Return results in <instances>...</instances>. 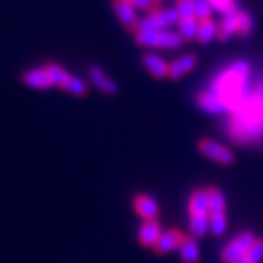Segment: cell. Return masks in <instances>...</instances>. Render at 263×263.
<instances>
[{
  "label": "cell",
  "mask_w": 263,
  "mask_h": 263,
  "mask_svg": "<svg viewBox=\"0 0 263 263\" xmlns=\"http://www.w3.org/2000/svg\"><path fill=\"white\" fill-rule=\"evenodd\" d=\"M45 68H46V72H48L51 82H53V86L62 87L67 82V79L70 77V73H68L65 68L62 65H59V64H46Z\"/></svg>",
  "instance_id": "7402d4cb"
},
{
  "label": "cell",
  "mask_w": 263,
  "mask_h": 263,
  "mask_svg": "<svg viewBox=\"0 0 263 263\" xmlns=\"http://www.w3.org/2000/svg\"><path fill=\"white\" fill-rule=\"evenodd\" d=\"M62 89H64L65 92L72 94V96H77V98H82L87 94V84L84 82L81 77L72 76V73H70V77L67 79V82L62 86Z\"/></svg>",
  "instance_id": "d6986e66"
},
{
  "label": "cell",
  "mask_w": 263,
  "mask_h": 263,
  "mask_svg": "<svg viewBox=\"0 0 263 263\" xmlns=\"http://www.w3.org/2000/svg\"><path fill=\"white\" fill-rule=\"evenodd\" d=\"M198 149L205 157H209V159H212L214 162H219V164H222V166H231L234 162L233 151L212 139H202L198 142Z\"/></svg>",
  "instance_id": "3957f363"
},
{
  "label": "cell",
  "mask_w": 263,
  "mask_h": 263,
  "mask_svg": "<svg viewBox=\"0 0 263 263\" xmlns=\"http://www.w3.org/2000/svg\"><path fill=\"white\" fill-rule=\"evenodd\" d=\"M197 31H198V19L197 17L180 19V23H178V33L183 36L185 41L197 40Z\"/></svg>",
  "instance_id": "ffe728a7"
},
{
  "label": "cell",
  "mask_w": 263,
  "mask_h": 263,
  "mask_svg": "<svg viewBox=\"0 0 263 263\" xmlns=\"http://www.w3.org/2000/svg\"><path fill=\"white\" fill-rule=\"evenodd\" d=\"M238 12V10H236ZM236 12L226 14L222 23L217 26V38L220 41H228L231 36L238 34V24H236Z\"/></svg>",
  "instance_id": "2e32d148"
},
{
  "label": "cell",
  "mask_w": 263,
  "mask_h": 263,
  "mask_svg": "<svg viewBox=\"0 0 263 263\" xmlns=\"http://www.w3.org/2000/svg\"><path fill=\"white\" fill-rule=\"evenodd\" d=\"M246 258L250 263H261L263 261V239H256L250 251L246 253Z\"/></svg>",
  "instance_id": "4316f807"
},
{
  "label": "cell",
  "mask_w": 263,
  "mask_h": 263,
  "mask_svg": "<svg viewBox=\"0 0 263 263\" xmlns=\"http://www.w3.org/2000/svg\"><path fill=\"white\" fill-rule=\"evenodd\" d=\"M188 212L190 215H210L209 190L207 188H197L188 200Z\"/></svg>",
  "instance_id": "8fae6325"
},
{
  "label": "cell",
  "mask_w": 263,
  "mask_h": 263,
  "mask_svg": "<svg viewBox=\"0 0 263 263\" xmlns=\"http://www.w3.org/2000/svg\"><path fill=\"white\" fill-rule=\"evenodd\" d=\"M157 2H159V0H157Z\"/></svg>",
  "instance_id": "4dcf8cb0"
},
{
  "label": "cell",
  "mask_w": 263,
  "mask_h": 263,
  "mask_svg": "<svg viewBox=\"0 0 263 263\" xmlns=\"http://www.w3.org/2000/svg\"><path fill=\"white\" fill-rule=\"evenodd\" d=\"M212 4V7L219 12L226 14H231V12H236V2L234 0H209Z\"/></svg>",
  "instance_id": "83f0119b"
},
{
  "label": "cell",
  "mask_w": 263,
  "mask_h": 263,
  "mask_svg": "<svg viewBox=\"0 0 263 263\" xmlns=\"http://www.w3.org/2000/svg\"><path fill=\"white\" fill-rule=\"evenodd\" d=\"M255 241H256V236L253 233H250V231H245V233L238 234L234 239H231L229 243L224 246L222 255H220L222 256V261L236 263L241 258H245Z\"/></svg>",
  "instance_id": "7a4b0ae2"
},
{
  "label": "cell",
  "mask_w": 263,
  "mask_h": 263,
  "mask_svg": "<svg viewBox=\"0 0 263 263\" xmlns=\"http://www.w3.org/2000/svg\"><path fill=\"white\" fill-rule=\"evenodd\" d=\"M193 9H195V17L198 21H205L210 19L214 7L209 0H193Z\"/></svg>",
  "instance_id": "d4e9b609"
},
{
  "label": "cell",
  "mask_w": 263,
  "mask_h": 263,
  "mask_svg": "<svg viewBox=\"0 0 263 263\" xmlns=\"http://www.w3.org/2000/svg\"><path fill=\"white\" fill-rule=\"evenodd\" d=\"M197 101H198L200 106H202L205 111H209V113H219V111H222V109L228 108V106H226V103H224V99L220 98V94L215 92L214 89H212V91L200 92Z\"/></svg>",
  "instance_id": "5bb4252c"
},
{
  "label": "cell",
  "mask_w": 263,
  "mask_h": 263,
  "mask_svg": "<svg viewBox=\"0 0 263 263\" xmlns=\"http://www.w3.org/2000/svg\"><path fill=\"white\" fill-rule=\"evenodd\" d=\"M228 229V217L226 214H212L210 215V231L215 236H222Z\"/></svg>",
  "instance_id": "cb8c5ba5"
},
{
  "label": "cell",
  "mask_w": 263,
  "mask_h": 263,
  "mask_svg": "<svg viewBox=\"0 0 263 263\" xmlns=\"http://www.w3.org/2000/svg\"><path fill=\"white\" fill-rule=\"evenodd\" d=\"M128 2L134 5L135 9L147 10V12H151V10H156L157 7H159L157 0H128Z\"/></svg>",
  "instance_id": "f1b7e54d"
},
{
  "label": "cell",
  "mask_w": 263,
  "mask_h": 263,
  "mask_svg": "<svg viewBox=\"0 0 263 263\" xmlns=\"http://www.w3.org/2000/svg\"><path fill=\"white\" fill-rule=\"evenodd\" d=\"M161 234H162L161 224L157 222V219L144 220L139 229V243L142 246H145V248H154Z\"/></svg>",
  "instance_id": "9c48e42d"
},
{
  "label": "cell",
  "mask_w": 263,
  "mask_h": 263,
  "mask_svg": "<svg viewBox=\"0 0 263 263\" xmlns=\"http://www.w3.org/2000/svg\"><path fill=\"white\" fill-rule=\"evenodd\" d=\"M197 57L193 53H186V55H181L175 59L170 64V79L176 81L183 76H186L188 72H192L193 68L197 67Z\"/></svg>",
  "instance_id": "4fadbf2b"
},
{
  "label": "cell",
  "mask_w": 263,
  "mask_h": 263,
  "mask_svg": "<svg viewBox=\"0 0 263 263\" xmlns=\"http://www.w3.org/2000/svg\"><path fill=\"white\" fill-rule=\"evenodd\" d=\"M134 209L144 220L157 219V214H159V203H157V200L145 195V193H139L134 198Z\"/></svg>",
  "instance_id": "8992f818"
},
{
  "label": "cell",
  "mask_w": 263,
  "mask_h": 263,
  "mask_svg": "<svg viewBox=\"0 0 263 263\" xmlns=\"http://www.w3.org/2000/svg\"><path fill=\"white\" fill-rule=\"evenodd\" d=\"M236 24H238V34L239 36H248L253 29V19L248 12L245 10H238L236 12Z\"/></svg>",
  "instance_id": "603a6c76"
},
{
  "label": "cell",
  "mask_w": 263,
  "mask_h": 263,
  "mask_svg": "<svg viewBox=\"0 0 263 263\" xmlns=\"http://www.w3.org/2000/svg\"><path fill=\"white\" fill-rule=\"evenodd\" d=\"M183 238H185V234H183L181 231L167 229V231H164V233L159 236V239H157L154 250L157 251V253L166 255V253H170V251H173V250L180 248Z\"/></svg>",
  "instance_id": "ba28073f"
},
{
  "label": "cell",
  "mask_w": 263,
  "mask_h": 263,
  "mask_svg": "<svg viewBox=\"0 0 263 263\" xmlns=\"http://www.w3.org/2000/svg\"><path fill=\"white\" fill-rule=\"evenodd\" d=\"M113 10L117 14L118 21L122 23L125 28L130 29V31H137L139 28V15H137V9L132 5L128 0H113Z\"/></svg>",
  "instance_id": "277c9868"
},
{
  "label": "cell",
  "mask_w": 263,
  "mask_h": 263,
  "mask_svg": "<svg viewBox=\"0 0 263 263\" xmlns=\"http://www.w3.org/2000/svg\"><path fill=\"white\" fill-rule=\"evenodd\" d=\"M180 256L183 263H198L200 261V248H198V243L193 236H185L180 245Z\"/></svg>",
  "instance_id": "9a60e30c"
},
{
  "label": "cell",
  "mask_w": 263,
  "mask_h": 263,
  "mask_svg": "<svg viewBox=\"0 0 263 263\" xmlns=\"http://www.w3.org/2000/svg\"><path fill=\"white\" fill-rule=\"evenodd\" d=\"M209 190V203L210 215L212 214H226V197L219 188H207Z\"/></svg>",
  "instance_id": "44dd1931"
},
{
  "label": "cell",
  "mask_w": 263,
  "mask_h": 263,
  "mask_svg": "<svg viewBox=\"0 0 263 263\" xmlns=\"http://www.w3.org/2000/svg\"><path fill=\"white\" fill-rule=\"evenodd\" d=\"M217 36V26L212 19L198 21V31H197V41L200 45L210 43Z\"/></svg>",
  "instance_id": "e0dca14e"
},
{
  "label": "cell",
  "mask_w": 263,
  "mask_h": 263,
  "mask_svg": "<svg viewBox=\"0 0 263 263\" xmlns=\"http://www.w3.org/2000/svg\"><path fill=\"white\" fill-rule=\"evenodd\" d=\"M236 263H250V261H248V258H246V256H245V258H241L239 261H236Z\"/></svg>",
  "instance_id": "f546056e"
},
{
  "label": "cell",
  "mask_w": 263,
  "mask_h": 263,
  "mask_svg": "<svg viewBox=\"0 0 263 263\" xmlns=\"http://www.w3.org/2000/svg\"><path fill=\"white\" fill-rule=\"evenodd\" d=\"M142 64L147 68V72L156 79H166L170 77V64L156 53H145L142 59Z\"/></svg>",
  "instance_id": "7c38bea8"
},
{
  "label": "cell",
  "mask_w": 263,
  "mask_h": 263,
  "mask_svg": "<svg viewBox=\"0 0 263 263\" xmlns=\"http://www.w3.org/2000/svg\"><path fill=\"white\" fill-rule=\"evenodd\" d=\"M23 82L28 87H33V89H50V87H53V82H51V79H50L48 72H46L45 67L26 70L23 73Z\"/></svg>",
  "instance_id": "30bf717a"
},
{
  "label": "cell",
  "mask_w": 263,
  "mask_h": 263,
  "mask_svg": "<svg viewBox=\"0 0 263 263\" xmlns=\"http://www.w3.org/2000/svg\"><path fill=\"white\" fill-rule=\"evenodd\" d=\"M170 26L171 24L167 23L164 9L157 7L156 10H151V12H147L145 17L140 19L137 31H164V29L170 28Z\"/></svg>",
  "instance_id": "5b68a950"
},
{
  "label": "cell",
  "mask_w": 263,
  "mask_h": 263,
  "mask_svg": "<svg viewBox=\"0 0 263 263\" xmlns=\"http://www.w3.org/2000/svg\"><path fill=\"white\" fill-rule=\"evenodd\" d=\"M175 9L180 14V19L195 17V9H193V0H176Z\"/></svg>",
  "instance_id": "484cf974"
},
{
  "label": "cell",
  "mask_w": 263,
  "mask_h": 263,
  "mask_svg": "<svg viewBox=\"0 0 263 263\" xmlns=\"http://www.w3.org/2000/svg\"><path fill=\"white\" fill-rule=\"evenodd\" d=\"M89 77H91V82L101 92L109 94V96H111V94H117L118 92L117 82H115L111 77H108V73L104 72L99 65H92L91 68H89Z\"/></svg>",
  "instance_id": "52a82bcc"
},
{
  "label": "cell",
  "mask_w": 263,
  "mask_h": 263,
  "mask_svg": "<svg viewBox=\"0 0 263 263\" xmlns=\"http://www.w3.org/2000/svg\"><path fill=\"white\" fill-rule=\"evenodd\" d=\"M135 41L149 48H178L183 45V36L176 31H135Z\"/></svg>",
  "instance_id": "6da1fadb"
},
{
  "label": "cell",
  "mask_w": 263,
  "mask_h": 263,
  "mask_svg": "<svg viewBox=\"0 0 263 263\" xmlns=\"http://www.w3.org/2000/svg\"><path fill=\"white\" fill-rule=\"evenodd\" d=\"M210 231V215H190V233L193 238H202Z\"/></svg>",
  "instance_id": "ac0fdd59"
}]
</instances>
